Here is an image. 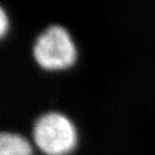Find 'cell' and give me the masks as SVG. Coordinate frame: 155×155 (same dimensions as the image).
I'll list each match as a JSON object with an SVG mask.
<instances>
[{
    "label": "cell",
    "instance_id": "6da1fadb",
    "mask_svg": "<svg viewBox=\"0 0 155 155\" xmlns=\"http://www.w3.org/2000/svg\"><path fill=\"white\" fill-rule=\"evenodd\" d=\"M32 140L44 155H69L77 148L79 135L75 125L66 114L50 111L35 121Z\"/></svg>",
    "mask_w": 155,
    "mask_h": 155
},
{
    "label": "cell",
    "instance_id": "7a4b0ae2",
    "mask_svg": "<svg viewBox=\"0 0 155 155\" xmlns=\"http://www.w3.org/2000/svg\"><path fill=\"white\" fill-rule=\"evenodd\" d=\"M32 57L45 71H63L78 59V48L70 32L61 25H50L36 38Z\"/></svg>",
    "mask_w": 155,
    "mask_h": 155
},
{
    "label": "cell",
    "instance_id": "3957f363",
    "mask_svg": "<svg viewBox=\"0 0 155 155\" xmlns=\"http://www.w3.org/2000/svg\"><path fill=\"white\" fill-rule=\"evenodd\" d=\"M0 155H34V148L21 134L0 131Z\"/></svg>",
    "mask_w": 155,
    "mask_h": 155
},
{
    "label": "cell",
    "instance_id": "277c9868",
    "mask_svg": "<svg viewBox=\"0 0 155 155\" xmlns=\"http://www.w3.org/2000/svg\"><path fill=\"white\" fill-rule=\"evenodd\" d=\"M10 19L7 11L0 5V40L3 39L9 32Z\"/></svg>",
    "mask_w": 155,
    "mask_h": 155
}]
</instances>
